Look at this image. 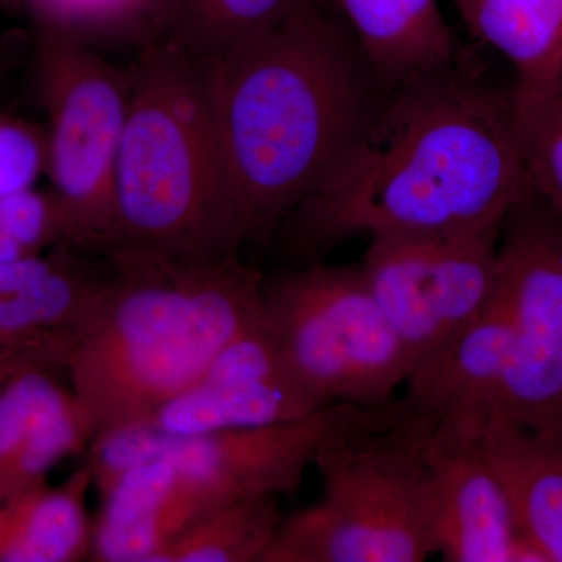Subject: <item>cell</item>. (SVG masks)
<instances>
[{"label":"cell","mask_w":562,"mask_h":562,"mask_svg":"<svg viewBox=\"0 0 562 562\" xmlns=\"http://www.w3.org/2000/svg\"><path fill=\"white\" fill-rule=\"evenodd\" d=\"M524 181L512 88L461 49L387 88L357 147L277 233L292 249L316 254L361 233L501 231Z\"/></svg>","instance_id":"1"},{"label":"cell","mask_w":562,"mask_h":562,"mask_svg":"<svg viewBox=\"0 0 562 562\" xmlns=\"http://www.w3.org/2000/svg\"><path fill=\"white\" fill-rule=\"evenodd\" d=\"M201 61L249 243H269L357 147L387 87L321 3Z\"/></svg>","instance_id":"2"},{"label":"cell","mask_w":562,"mask_h":562,"mask_svg":"<svg viewBox=\"0 0 562 562\" xmlns=\"http://www.w3.org/2000/svg\"><path fill=\"white\" fill-rule=\"evenodd\" d=\"M106 260L109 276L66 366L91 441L146 419L198 382L236 336L266 321L262 273L239 255Z\"/></svg>","instance_id":"3"},{"label":"cell","mask_w":562,"mask_h":562,"mask_svg":"<svg viewBox=\"0 0 562 562\" xmlns=\"http://www.w3.org/2000/svg\"><path fill=\"white\" fill-rule=\"evenodd\" d=\"M116 172L105 258L214 261L249 244L214 127L202 61L168 36L143 40Z\"/></svg>","instance_id":"4"},{"label":"cell","mask_w":562,"mask_h":562,"mask_svg":"<svg viewBox=\"0 0 562 562\" xmlns=\"http://www.w3.org/2000/svg\"><path fill=\"white\" fill-rule=\"evenodd\" d=\"M441 417L406 392L336 403L313 464L322 497L281 519L261 562H420L438 554L428 442Z\"/></svg>","instance_id":"5"},{"label":"cell","mask_w":562,"mask_h":562,"mask_svg":"<svg viewBox=\"0 0 562 562\" xmlns=\"http://www.w3.org/2000/svg\"><path fill=\"white\" fill-rule=\"evenodd\" d=\"M33 79L47 114L50 190L66 221V246L105 257L114 232V172L132 94L131 69L92 49L80 33L32 21Z\"/></svg>","instance_id":"6"},{"label":"cell","mask_w":562,"mask_h":562,"mask_svg":"<svg viewBox=\"0 0 562 562\" xmlns=\"http://www.w3.org/2000/svg\"><path fill=\"white\" fill-rule=\"evenodd\" d=\"M261 297L292 368L325 403L382 405L412 376V353L361 266L262 277Z\"/></svg>","instance_id":"7"},{"label":"cell","mask_w":562,"mask_h":562,"mask_svg":"<svg viewBox=\"0 0 562 562\" xmlns=\"http://www.w3.org/2000/svg\"><path fill=\"white\" fill-rule=\"evenodd\" d=\"M335 412L336 403H330L301 419L191 436L121 428L92 439L87 461L101 495L133 465L157 458L190 473L224 503L292 495L313 464Z\"/></svg>","instance_id":"8"},{"label":"cell","mask_w":562,"mask_h":562,"mask_svg":"<svg viewBox=\"0 0 562 562\" xmlns=\"http://www.w3.org/2000/svg\"><path fill=\"white\" fill-rule=\"evenodd\" d=\"M498 235L501 231L371 239L360 266L412 353L414 369L486 312Z\"/></svg>","instance_id":"9"},{"label":"cell","mask_w":562,"mask_h":562,"mask_svg":"<svg viewBox=\"0 0 562 562\" xmlns=\"http://www.w3.org/2000/svg\"><path fill=\"white\" fill-rule=\"evenodd\" d=\"M325 405L292 368L266 317L228 342L198 382L132 427L202 435L301 419Z\"/></svg>","instance_id":"10"},{"label":"cell","mask_w":562,"mask_h":562,"mask_svg":"<svg viewBox=\"0 0 562 562\" xmlns=\"http://www.w3.org/2000/svg\"><path fill=\"white\" fill-rule=\"evenodd\" d=\"M438 554L449 562H539L484 452L479 422L442 416L427 450Z\"/></svg>","instance_id":"11"},{"label":"cell","mask_w":562,"mask_h":562,"mask_svg":"<svg viewBox=\"0 0 562 562\" xmlns=\"http://www.w3.org/2000/svg\"><path fill=\"white\" fill-rule=\"evenodd\" d=\"M109 271V260L95 268L69 247L0 262V375L43 368L66 379L70 351Z\"/></svg>","instance_id":"12"},{"label":"cell","mask_w":562,"mask_h":562,"mask_svg":"<svg viewBox=\"0 0 562 562\" xmlns=\"http://www.w3.org/2000/svg\"><path fill=\"white\" fill-rule=\"evenodd\" d=\"M94 520L90 561L155 562L220 498L168 460H150L122 473Z\"/></svg>","instance_id":"13"},{"label":"cell","mask_w":562,"mask_h":562,"mask_svg":"<svg viewBox=\"0 0 562 562\" xmlns=\"http://www.w3.org/2000/svg\"><path fill=\"white\" fill-rule=\"evenodd\" d=\"M486 310L562 342V211L527 176L503 217Z\"/></svg>","instance_id":"14"},{"label":"cell","mask_w":562,"mask_h":562,"mask_svg":"<svg viewBox=\"0 0 562 562\" xmlns=\"http://www.w3.org/2000/svg\"><path fill=\"white\" fill-rule=\"evenodd\" d=\"M472 417L525 546L539 562H562V430H531L497 414Z\"/></svg>","instance_id":"15"},{"label":"cell","mask_w":562,"mask_h":562,"mask_svg":"<svg viewBox=\"0 0 562 562\" xmlns=\"http://www.w3.org/2000/svg\"><path fill=\"white\" fill-rule=\"evenodd\" d=\"M465 25L512 65L516 110L562 92V0H475Z\"/></svg>","instance_id":"16"},{"label":"cell","mask_w":562,"mask_h":562,"mask_svg":"<svg viewBox=\"0 0 562 562\" xmlns=\"http://www.w3.org/2000/svg\"><path fill=\"white\" fill-rule=\"evenodd\" d=\"M92 486L85 461L57 486L46 482L0 501V562L90 561Z\"/></svg>","instance_id":"17"},{"label":"cell","mask_w":562,"mask_h":562,"mask_svg":"<svg viewBox=\"0 0 562 562\" xmlns=\"http://www.w3.org/2000/svg\"><path fill=\"white\" fill-rule=\"evenodd\" d=\"M280 522L276 495L222 503L181 532L155 562H261Z\"/></svg>","instance_id":"18"},{"label":"cell","mask_w":562,"mask_h":562,"mask_svg":"<svg viewBox=\"0 0 562 562\" xmlns=\"http://www.w3.org/2000/svg\"><path fill=\"white\" fill-rule=\"evenodd\" d=\"M317 0H179L165 36L199 60L279 27Z\"/></svg>","instance_id":"19"},{"label":"cell","mask_w":562,"mask_h":562,"mask_svg":"<svg viewBox=\"0 0 562 562\" xmlns=\"http://www.w3.org/2000/svg\"><path fill=\"white\" fill-rule=\"evenodd\" d=\"M90 442V428L70 391L0 472V501L49 482L47 479L55 465L72 454L85 452Z\"/></svg>","instance_id":"20"},{"label":"cell","mask_w":562,"mask_h":562,"mask_svg":"<svg viewBox=\"0 0 562 562\" xmlns=\"http://www.w3.org/2000/svg\"><path fill=\"white\" fill-rule=\"evenodd\" d=\"M61 373L24 368L0 375V472L61 401L70 394Z\"/></svg>","instance_id":"21"},{"label":"cell","mask_w":562,"mask_h":562,"mask_svg":"<svg viewBox=\"0 0 562 562\" xmlns=\"http://www.w3.org/2000/svg\"><path fill=\"white\" fill-rule=\"evenodd\" d=\"M516 116L525 176L562 211V92Z\"/></svg>","instance_id":"22"},{"label":"cell","mask_w":562,"mask_h":562,"mask_svg":"<svg viewBox=\"0 0 562 562\" xmlns=\"http://www.w3.org/2000/svg\"><path fill=\"white\" fill-rule=\"evenodd\" d=\"M0 228L29 255L66 246V221L55 192L36 184L0 199Z\"/></svg>","instance_id":"23"},{"label":"cell","mask_w":562,"mask_h":562,"mask_svg":"<svg viewBox=\"0 0 562 562\" xmlns=\"http://www.w3.org/2000/svg\"><path fill=\"white\" fill-rule=\"evenodd\" d=\"M46 127L0 111V199L46 176Z\"/></svg>","instance_id":"24"},{"label":"cell","mask_w":562,"mask_h":562,"mask_svg":"<svg viewBox=\"0 0 562 562\" xmlns=\"http://www.w3.org/2000/svg\"><path fill=\"white\" fill-rule=\"evenodd\" d=\"M179 0H124L131 36L136 44L143 40L165 36Z\"/></svg>","instance_id":"25"},{"label":"cell","mask_w":562,"mask_h":562,"mask_svg":"<svg viewBox=\"0 0 562 562\" xmlns=\"http://www.w3.org/2000/svg\"><path fill=\"white\" fill-rule=\"evenodd\" d=\"M66 0H0V5L21 7L32 18H50L61 9Z\"/></svg>","instance_id":"26"},{"label":"cell","mask_w":562,"mask_h":562,"mask_svg":"<svg viewBox=\"0 0 562 562\" xmlns=\"http://www.w3.org/2000/svg\"><path fill=\"white\" fill-rule=\"evenodd\" d=\"M31 257L27 251L21 249L13 239H10L0 228V262L18 260V258Z\"/></svg>","instance_id":"27"},{"label":"cell","mask_w":562,"mask_h":562,"mask_svg":"<svg viewBox=\"0 0 562 562\" xmlns=\"http://www.w3.org/2000/svg\"><path fill=\"white\" fill-rule=\"evenodd\" d=\"M453 5L457 7V10L460 11L462 21L465 22L468 20L469 14L475 5V0H452Z\"/></svg>","instance_id":"28"}]
</instances>
